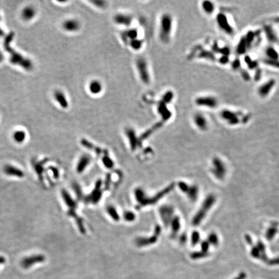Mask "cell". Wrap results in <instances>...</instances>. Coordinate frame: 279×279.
<instances>
[{"instance_id": "3957f363", "label": "cell", "mask_w": 279, "mask_h": 279, "mask_svg": "<svg viewBox=\"0 0 279 279\" xmlns=\"http://www.w3.org/2000/svg\"><path fill=\"white\" fill-rule=\"evenodd\" d=\"M173 27V18L169 13L163 14L160 19L159 35L162 42L164 44L169 43Z\"/></svg>"}, {"instance_id": "f546056e", "label": "cell", "mask_w": 279, "mask_h": 279, "mask_svg": "<svg viewBox=\"0 0 279 279\" xmlns=\"http://www.w3.org/2000/svg\"><path fill=\"white\" fill-rule=\"evenodd\" d=\"M13 138L16 142L18 144L22 143L26 138V133L22 130H18L15 131L13 134Z\"/></svg>"}, {"instance_id": "816d5d0a", "label": "cell", "mask_w": 279, "mask_h": 279, "mask_svg": "<svg viewBox=\"0 0 279 279\" xmlns=\"http://www.w3.org/2000/svg\"><path fill=\"white\" fill-rule=\"evenodd\" d=\"M239 122H240V119L239 118V117L235 118H233V120H230V121H229V122H228L229 124H230V125H233L238 124Z\"/></svg>"}, {"instance_id": "f5cc1de1", "label": "cell", "mask_w": 279, "mask_h": 279, "mask_svg": "<svg viewBox=\"0 0 279 279\" xmlns=\"http://www.w3.org/2000/svg\"><path fill=\"white\" fill-rule=\"evenodd\" d=\"M261 75H262V72H261V71L260 70H257L256 74H255V80L258 81V80H260V79L261 78Z\"/></svg>"}, {"instance_id": "8d00e7d4", "label": "cell", "mask_w": 279, "mask_h": 279, "mask_svg": "<svg viewBox=\"0 0 279 279\" xmlns=\"http://www.w3.org/2000/svg\"><path fill=\"white\" fill-rule=\"evenodd\" d=\"M263 63L267 65L271 66L273 67L277 68V69H279V61L278 60H271L269 58H267V59H264V60H263Z\"/></svg>"}, {"instance_id": "9c48e42d", "label": "cell", "mask_w": 279, "mask_h": 279, "mask_svg": "<svg viewBox=\"0 0 279 279\" xmlns=\"http://www.w3.org/2000/svg\"><path fill=\"white\" fill-rule=\"evenodd\" d=\"M217 22L219 27L224 30L226 34H232L233 33V29L229 24L226 16L223 13H219L217 16Z\"/></svg>"}, {"instance_id": "d590c367", "label": "cell", "mask_w": 279, "mask_h": 279, "mask_svg": "<svg viewBox=\"0 0 279 279\" xmlns=\"http://www.w3.org/2000/svg\"><path fill=\"white\" fill-rule=\"evenodd\" d=\"M180 219H179L178 217H175L174 220H173L172 222V230H173V233L176 234L178 231V230L180 229Z\"/></svg>"}, {"instance_id": "7bdbcfd3", "label": "cell", "mask_w": 279, "mask_h": 279, "mask_svg": "<svg viewBox=\"0 0 279 279\" xmlns=\"http://www.w3.org/2000/svg\"><path fill=\"white\" fill-rule=\"evenodd\" d=\"M207 256V253H204L203 251L197 252V253H193L191 255V257L193 259H199L201 258H204Z\"/></svg>"}, {"instance_id": "c3c4849f", "label": "cell", "mask_w": 279, "mask_h": 279, "mask_svg": "<svg viewBox=\"0 0 279 279\" xmlns=\"http://www.w3.org/2000/svg\"><path fill=\"white\" fill-rule=\"evenodd\" d=\"M240 67V61L239 59L235 60L232 63V68L235 70H237Z\"/></svg>"}, {"instance_id": "603a6c76", "label": "cell", "mask_w": 279, "mask_h": 279, "mask_svg": "<svg viewBox=\"0 0 279 279\" xmlns=\"http://www.w3.org/2000/svg\"><path fill=\"white\" fill-rule=\"evenodd\" d=\"M54 98L62 108L67 109L68 107H69V102H68L67 101L66 96L64 94V93L61 92V91H55Z\"/></svg>"}, {"instance_id": "f6af8a7d", "label": "cell", "mask_w": 279, "mask_h": 279, "mask_svg": "<svg viewBox=\"0 0 279 279\" xmlns=\"http://www.w3.org/2000/svg\"><path fill=\"white\" fill-rule=\"evenodd\" d=\"M200 240V235L198 232L197 231H194L192 235V239H191V242L193 245H195L198 243V242Z\"/></svg>"}, {"instance_id": "7402d4cb", "label": "cell", "mask_w": 279, "mask_h": 279, "mask_svg": "<svg viewBox=\"0 0 279 279\" xmlns=\"http://www.w3.org/2000/svg\"><path fill=\"white\" fill-rule=\"evenodd\" d=\"M91 162V158L87 155H83L81 156L76 166V171L78 173L83 172Z\"/></svg>"}, {"instance_id": "7a4b0ae2", "label": "cell", "mask_w": 279, "mask_h": 279, "mask_svg": "<svg viewBox=\"0 0 279 279\" xmlns=\"http://www.w3.org/2000/svg\"><path fill=\"white\" fill-rule=\"evenodd\" d=\"M61 193L62 198L64 199V202L65 203L66 206L68 208V216L71 217L75 220L79 231H80L81 233L84 234L85 233V228L83 224V221L80 217H79L76 212L77 208L76 202L74 201V199L71 197L70 194L66 190H65V189H62Z\"/></svg>"}, {"instance_id": "680465c9", "label": "cell", "mask_w": 279, "mask_h": 279, "mask_svg": "<svg viewBox=\"0 0 279 279\" xmlns=\"http://www.w3.org/2000/svg\"><path fill=\"white\" fill-rule=\"evenodd\" d=\"M274 21H275V22H277V23H279V17H278V18H275V19H274Z\"/></svg>"}, {"instance_id": "4dcf8cb0", "label": "cell", "mask_w": 279, "mask_h": 279, "mask_svg": "<svg viewBox=\"0 0 279 279\" xmlns=\"http://www.w3.org/2000/svg\"><path fill=\"white\" fill-rule=\"evenodd\" d=\"M266 54L269 59L275 60H278L279 59V54L278 52L273 47H267L266 50Z\"/></svg>"}, {"instance_id": "681fc988", "label": "cell", "mask_w": 279, "mask_h": 279, "mask_svg": "<svg viewBox=\"0 0 279 279\" xmlns=\"http://www.w3.org/2000/svg\"><path fill=\"white\" fill-rule=\"evenodd\" d=\"M202 251L204 253H207L209 249V242H204L202 243Z\"/></svg>"}, {"instance_id": "60d3db41", "label": "cell", "mask_w": 279, "mask_h": 279, "mask_svg": "<svg viewBox=\"0 0 279 279\" xmlns=\"http://www.w3.org/2000/svg\"><path fill=\"white\" fill-rule=\"evenodd\" d=\"M103 163L104 164L105 166H106L107 168H110V169L112 168L114 165L113 162L110 159L108 155H105V156L103 158Z\"/></svg>"}, {"instance_id": "7dc6e473", "label": "cell", "mask_w": 279, "mask_h": 279, "mask_svg": "<svg viewBox=\"0 0 279 279\" xmlns=\"http://www.w3.org/2000/svg\"><path fill=\"white\" fill-rule=\"evenodd\" d=\"M241 75L245 81H249L251 80L250 75L246 70L241 71Z\"/></svg>"}, {"instance_id": "f1b7e54d", "label": "cell", "mask_w": 279, "mask_h": 279, "mask_svg": "<svg viewBox=\"0 0 279 279\" xmlns=\"http://www.w3.org/2000/svg\"><path fill=\"white\" fill-rule=\"evenodd\" d=\"M247 48V45L246 44V41L245 39V37H242L239 41V43L237 45V47H236V53L242 55L244 54L246 52V50Z\"/></svg>"}, {"instance_id": "836d02e7", "label": "cell", "mask_w": 279, "mask_h": 279, "mask_svg": "<svg viewBox=\"0 0 279 279\" xmlns=\"http://www.w3.org/2000/svg\"><path fill=\"white\" fill-rule=\"evenodd\" d=\"M246 64L250 69H254L258 67V62L256 61L253 60L249 56H246L244 58Z\"/></svg>"}, {"instance_id": "30bf717a", "label": "cell", "mask_w": 279, "mask_h": 279, "mask_svg": "<svg viewBox=\"0 0 279 279\" xmlns=\"http://www.w3.org/2000/svg\"><path fill=\"white\" fill-rule=\"evenodd\" d=\"M101 185L102 183L100 181H98L96 184L95 188H94L92 192L89 194V196L85 197L84 200L87 203H91V204H96L99 202L102 197V191H101Z\"/></svg>"}, {"instance_id": "f907efd6", "label": "cell", "mask_w": 279, "mask_h": 279, "mask_svg": "<svg viewBox=\"0 0 279 279\" xmlns=\"http://www.w3.org/2000/svg\"><path fill=\"white\" fill-rule=\"evenodd\" d=\"M229 61V57L228 56H222L220 58V62L222 64H225Z\"/></svg>"}, {"instance_id": "74e56055", "label": "cell", "mask_w": 279, "mask_h": 279, "mask_svg": "<svg viewBox=\"0 0 279 279\" xmlns=\"http://www.w3.org/2000/svg\"><path fill=\"white\" fill-rule=\"evenodd\" d=\"M107 213L109 214V215L113 219H114V220H117V221L119 220L120 218L117 212V211H116V209L114 208H113L112 206H109L107 208Z\"/></svg>"}, {"instance_id": "b9f144b4", "label": "cell", "mask_w": 279, "mask_h": 279, "mask_svg": "<svg viewBox=\"0 0 279 279\" xmlns=\"http://www.w3.org/2000/svg\"><path fill=\"white\" fill-rule=\"evenodd\" d=\"M208 240H209V242H210L211 244H212L213 245H214V246H217L218 243V236L214 233H211L209 235V237H208Z\"/></svg>"}, {"instance_id": "484cf974", "label": "cell", "mask_w": 279, "mask_h": 279, "mask_svg": "<svg viewBox=\"0 0 279 279\" xmlns=\"http://www.w3.org/2000/svg\"><path fill=\"white\" fill-rule=\"evenodd\" d=\"M239 114L238 113L231 111L229 110H224L221 113V117L224 120L227 121L228 122L233 118L239 117Z\"/></svg>"}, {"instance_id": "5b68a950", "label": "cell", "mask_w": 279, "mask_h": 279, "mask_svg": "<svg viewBox=\"0 0 279 279\" xmlns=\"http://www.w3.org/2000/svg\"><path fill=\"white\" fill-rule=\"evenodd\" d=\"M136 68L141 82L148 85L151 82V75L149 65L144 58L140 57L136 61Z\"/></svg>"}, {"instance_id": "11a10c76", "label": "cell", "mask_w": 279, "mask_h": 279, "mask_svg": "<svg viewBox=\"0 0 279 279\" xmlns=\"http://www.w3.org/2000/svg\"><path fill=\"white\" fill-rule=\"evenodd\" d=\"M6 262V259L3 256H0V266Z\"/></svg>"}, {"instance_id": "ab89813d", "label": "cell", "mask_w": 279, "mask_h": 279, "mask_svg": "<svg viewBox=\"0 0 279 279\" xmlns=\"http://www.w3.org/2000/svg\"><path fill=\"white\" fill-rule=\"evenodd\" d=\"M90 2L98 9H104L107 6V2L105 1H101V0H93Z\"/></svg>"}, {"instance_id": "9f6ffc18", "label": "cell", "mask_w": 279, "mask_h": 279, "mask_svg": "<svg viewBox=\"0 0 279 279\" xmlns=\"http://www.w3.org/2000/svg\"><path fill=\"white\" fill-rule=\"evenodd\" d=\"M0 19H1V18H0ZM4 35V32H3V30L1 29V27H0V37H2Z\"/></svg>"}, {"instance_id": "f35d334b", "label": "cell", "mask_w": 279, "mask_h": 279, "mask_svg": "<svg viewBox=\"0 0 279 279\" xmlns=\"http://www.w3.org/2000/svg\"><path fill=\"white\" fill-rule=\"evenodd\" d=\"M173 96H174V94H173V92L172 91H168L164 94V96H163L162 101L163 102H164L165 103L167 104V103H170L172 101Z\"/></svg>"}, {"instance_id": "83f0119b", "label": "cell", "mask_w": 279, "mask_h": 279, "mask_svg": "<svg viewBox=\"0 0 279 279\" xmlns=\"http://www.w3.org/2000/svg\"><path fill=\"white\" fill-rule=\"evenodd\" d=\"M129 45L133 51H139L142 48L144 44V41L139 38H136L133 40H131L129 42Z\"/></svg>"}, {"instance_id": "bcb514c9", "label": "cell", "mask_w": 279, "mask_h": 279, "mask_svg": "<svg viewBox=\"0 0 279 279\" xmlns=\"http://www.w3.org/2000/svg\"><path fill=\"white\" fill-rule=\"evenodd\" d=\"M124 218L127 221H133L135 218V214L131 211H127L124 214Z\"/></svg>"}, {"instance_id": "d6a6232c", "label": "cell", "mask_w": 279, "mask_h": 279, "mask_svg": "<svg viewBox=\"0 0 279 279\" xmlns=\"http://www.w3.org/2000/svg\"><path fill=\"white\" fill-rule=\"evenodd\" d=\"M198 193V188L195 186H192L191 187H189L187 191L186 192L188 197L191 200H193V201H195V200L197 198Z\"/></svg>"}, {"instance_id": "ffe728a7", "label": "cell", "mask_w": 279, "mask_h": 279, "mask_svg": "<svg viewBox=\"0 0 279 279\" xmlns=\"http://www.w3.org/2000/svg\"><path fill=\"white\" fill-rule=\"evenodd\" d=\"M159 213L164 225H167L170 223V219L173 213V209L169 206H163L160 209Z\"/></svg>"}, {"instance_id": "1f68e13d", "label": "cell", "mask_w": 279, "mask_h": 279, "mask_svg": "<svg viewBox=\"0 0 279 279\" xmlns=\"http://www.w3.org/2000/svg\"><path fill=\"white\" fill-rule=\"evenodd\" d=\"M256 36H257L256 33L253 32V31H249V32L247 33L245 37V39L246 41L247 48H250L253 43L254 42V40L256 37Z\"/></svg>"}, {"instance_id": "d6986e66", "label": "cell", "mask_w": 279, "mask_h": 279, "mask_svg": "<svg viewBox=\"0 0 279 279\" xmlns=\"http://www.w3.org/2000/svg\"><path fill=\"white\" fill-rule=\"evenodd\" d=\"M47 162V159H45L41 161H34L33 162V166L36 173L38 175L40 180L44 182V173L45 172L44 165Z\"/></svg>"}, {"instance_id": "277c9868", "label": "cell", "mask_w": 279, "mask_h": 279, "mask_svg": "<svg viewBox=\"0 0 279 279\" xmlns=\"http://www.w3.org/2000/svg\"><path fill=\"white\" fill-rule=\"evenodd\" d=\"M216 198L213 194H210L206 198L202 205L201 208L199 209L197 214L194 216L193 220V224L194 225H198L201 223L208 212L213 207Z\"/></svg>"}, {"instance_id": "4316f807", "label": "cell", "mask_w": 279, "mask_h": 279, "mask_svg": "<svg viewBox=\"0 0 279 279\" xmlns=\"http://www.w3.org/2000/svg\"><path fill=\"white\" fill-rule=\"evenodd\" d=\"M202 8L205 13L211 14L214 10V5L210 1H204L202 3Z\"/></svg>"}, {"instance_id": "8fae6325", "label": "cell", "mask_w": 279, "mask_h": 279, "mask_svg": "<svg viewBox=\"0 0 279 279\" xmlns=\"http://www.w3.org/2000/svg\"><path fill=\"white\" fill-rule=\"evenodd\" d=\"M3 173L5 175L11 177H16L19 178H22L25 176V173L23 170L20 169L19 168L16 167L13 165L7 164L3 167Z\"/></svg>"}, {"instance_id": "cb8c5ba5", "label": "cell", "mask_w": 279, "mask_h": 279, "mask_svg": "<svg viewBox=\"0 0 279 279\" xmlns=\"http://www.w3.org/2000/svg\"><path fill=\"white\" fill-rule=\"evenodd\" d=\"M264 30L267 37V40L271 42H276L277 40V36L274 30L271 27L270 25H265L264 27Z\"/></svg>"}, {"instance_id": "8992f818", "label": "cell", "mask_w": 279, "mask_h": 279, "mask_svg": "<svg viewBox=\"0 0 279 279\" xmlns=\"http://www.w3.org/2000/svg\"><path fill=\"white\" fill-rule=\"evenodd\" d=\"M46 257L43 254H34L24 257L21 261V266L25 270L34 266L36 264L43 263L45 261Z\"/></svg>"}, {"instance_id": "6da1fadb", "label": "cell", "mask_w": 279, "mask_h": 279, "mask_svg": "<svg viewBox=\"0 0 279 279\" xmlns=\"http://www.w3.org/2000/svg\"><path fill=\"white\" fill-rule=\"evenodd\" d=\"M14 33L13 32H10L5 36L3 41L4 49L8 52L10 56V61L14 65L22 67L25 70L30 71L33 67L32 61L27 58H25L16 51H15L11 46V43L14 39Z\"/></svg>"}, {"instance_id": "ee69618b", "label": "cell", "mask_w": 279, "mask_h": 279, "mask_svg": "<svg viewBox=\"0 0 279 279\" xmlns=\"http://www.w3.org/2000/svg\"><path fill=\"white\" fill-rule=\"evenodd\" d=\"M73 189H74V190H75V193L76 194V195L78 197V198H83L82 197V190H81V188L80 187V186L78 185V184L77 183H75L73 185Z\"/></svg>"}, {"instance_id": "d4e9b609", "label": "cell", "mask_w": 279, "mask_h": 279, "mask_svg": "<svg viewBox=\"0 0 279 279\" xmlns=\"http://www.w3.org/2000/svg\"><path fill=\"white\" fill-rule=\"evenodd\" d=\"M36 14V11L33 7H25L22 12V18L25 20H30L33 19Z\"/></svg>"}, {"instance_id": "2e32d148", "label": "cell", "mask_w": 279, "mask_h": 279, "mask_svg": "<svg viewBox=\"0 0 279 279\" xmlns=\"http://www.w3.org/2000/svg\"><path fill=\"white\" fill-rule=\"evenodd\" d=\"M63 27L68 32H76L80 29L81 24L77 19H69L64 23Z\"/></svg>"}, {"instance_id": "5bb4252c", "label": "cell", "mask_w": 279, "mask_h": 279, "mask_svg": "<svg viewBox=\"0 0 279 279\" xmlns=\"http://www.w3.org/2000/svg\"><path fill=\"white\" fill-rule=\"evenodd\" d=\"M161 231V229L159 226H157L155 229V233L152 235L150 239H138L136 240V244L138 246H148L152 244H154V242L156 241L158 236L160 235Z\"/></svg>"}, {"instance_id": "db71d44e", "label": "cell", "mask_w": 279, "mask_h": 279, "mask_svg": "<svg viewBox=\"0 0 279 279\" xmlns=\"http://www.w3.org/2000/svg\"><path fill=\"white\" fill-rule=\"evenodd\" d=\"M246 277V274L244 272L240 273L238 277H236L235 279H245Z\"/></svg>"}, {"instance_id": "4fadbf2b", "label": "cell", "mask_w": 279, "mask_h": 279, "mask_svg": "<svg viewBox=\"0 0 279 279\" xmlns=\"http://www.w3.org/2000/svg\"><path fill=\"white\" fill-rule=\"evenodd\" d=\"M125 134L129 140L131 148L134 151L140 145V139L136 136L135 131L133 128H127L125 131Z\"/></svg>"}, {"instance_id": "ac0fdd59", "label": "cell", "mask_w": 279, "mask_h": 279, "mask_svg": "<svg viewBox=\"0 0 279 279\" xmlns=\"http://www.w3.org/2000/svg\"><path fill=\"white\" fill-rule=\"evenodd\" d=\"M103 90V85L101 81L92 80L89 84V91L93 95H98Z\"/></svg>"}, {"instance_id": "ba28073f", "label": "cell", "mask_w": 279, "mask_h": 279, "mask_svg": "<svg viewBox=\"0 0 279 279\" xmlns=\"http://www.w3.org/2000/svg\"><path fill=\"white\" fill-rule=\"evenodd\" d=\"M194 102L200 107L215 108L218 105L217 99L212 96H199L195 99Z\"/></svg>"}, {"instance_id": "9a60e30c", "label": "cell", "mask_w": 279, "mask_h": 279, "mask_svg": "<svg viewBox=\"0 0 279 279\" xmlns=\"http://www.w3.org/2000/svg\"><path fill=\"white\" fill-rule=\"evenodd\" d=\"M275 84L276 82L274 79H271L259 87V94L261 97L267 96L271 91L273 88L275 87Z\"/></svg>"}, {"instance_id": "6f0895ef", "label": "cell", "mask_w": 279, "mask_h": 279, "mask_svg": "<svg viewBox=\"0 0 279 279\" xmlns=\"http://www.w3.org/2000/svg\"><path fill=\"white\" fill-rule=\"evenodd\" d=\"M3 60V55L1 52H0V62L2 61Z\"/></svg>"}, {"instance_id": "44dd1931", "label": "cell", "mask_w": 279, "mask_h": 279, "mask_svg": "<svg viewBox=\"0 0 279 279\" xmlns=\"http://www.w3.org/2000/svg\"><path fill=\"white\" fill-rule=\"evenodd\" d=\"M138 30L136 29H129L126 30L122 34V37L123 40L125 42H127L129 44V42L131 40H133L134 39L138 38Z\"/></svg>"}, {"instance_id": "e0dca14e", "label": "cell", "mask_w": 279, "mask_h": 279, "mask_svg": "<svg viewBox=\"0 0 279 279\" xmlns=\"http://www.w3.org/2000/svg\"><path fill=\"white\" fill-rule=\"evenodd\" d=\"M193 122L200 130L206 131L208 129V121L206 117L201 113H197L194 115Z\"/></svg>"}, {"instance_id": "e575fe53", "label": "cell", "mask_w": 279, "mask_h": 279, "mask_svg": "<svg viewBox=\"0 0 279 279\" xmlns=\"http://www.w3.org/2000/svg\"><path fill=\"white\" fill-rule=\"evenodd\" d=\"M199 57L202 58H205L210 60H215V57L213 52L208 51H203L201 52V53L199 54Z\"/></svg>"}, {"instance_id": "52a82bcc", "label": "cell", "mask_w": 279, "mask_h": 279, "mask_svg": "<svg viewBox=\"0 0 279 279\" xmlns=\"http://www.w3.org/2000/svg\"><path fill=\"white\" fill-rule=\"evenodd\" d=\"M213 164L214 167L212 169V172L214 176L219 180L223 179L226 173V169L224 162L218 158H215L213 159Z\"/></svg>"}, {"instance_id": "7c38bea8", "label": "cell", "mask_w": 279, "mask_h": 279, "mask_svg": "<svg viewBox=\"0 0 279 279\" xmlns=\"http://www.w3.org/2000/svg\"><path fill=\"white\" fill-rule=\"evenodd\" d=\"M114 22L120 26L129 27L133 22V17L127 14L118 13L114 16Z\"/></svg>"}]
</instances>
